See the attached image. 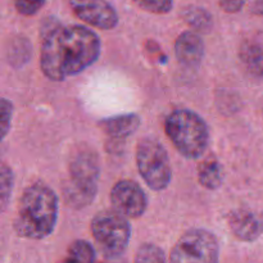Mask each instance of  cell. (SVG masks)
<instances>
[{"instance_id": "24", "label": "cell", "mask_w": 263, "mask_h": 263, "mask_svg": "<svg viewBox=\"0 0 263 263\" xmlns=\"http://www.w3.org/2000/svg\"><path fill=\"white\" fill-rule=\"evenodd\" d=\"M251 12L253 13V14L263 17V0H256V2L252 4Z\"/></svg>"}, {"instance_id": "22", "label": "cell", "mask_w": 263, "mask_h": 263, "mask_svg": "<svg viewBox=\"0 0 263 263\" xmlns=\"http://www.w3.org/2000/svg\"><path fill=\"white\" fill-rule=\"evenodd\" d=\"M46 0H13L14 8L20 14L31 17L37 14L41 8L45 5Z\"/></svg>"}, {"instance_id": "4", "label": "cell", "mask_w": 263, "mask_h": 263, "mask_svg": "<svg viewBox=\"0 0 263 263\" xmlns=\"http://www.w3.org/2000/svg\"><path fill=\"white\" fill-rule=\"evenodd\" d=\"M164 130L172 145L185 158H200L210 145L211 134L207 122L190 109H176L170 113Z\"/></svg>"}, {"instance_id": "2", "label": "cell", "mask_w": 263, "mask_h": 263, "mask_svg": "<svg viewBox=\"0 0 263 263\" xmlns=\"http://www.w3.org/2000/svg\"><path fill=\"white\" fill-rule=\"evenodd\" d=\"M59 215V199L44 182L27 186L18 202L13 228L21 238L41 240L55 229Z\"/></svg>"}, {"instance_id": "16", "label": "cell", "mask_w": 263, "mask_h": 263, "mask_svg": "<svg viewBox=\"0 0 263 263\" xmlns=\"http://www.w3.org/2000/svg\"><path fill=\"white\" fill-rule=\"evenodd\" d=\"M32 45L25 36H17L10 41L9 46L7 49L8 63L13 67L18 68L22 67L30 61L31 54H32Z\"/></svg>"}, {"instance_id": "13", "label": "cell", "mask_w": 263, "mask_h": 263, "mask_svg": "<svg viewBox=\"0 0 263 263\" xmlns=\"http://www.w3.org/2000/svg\"><path fill=\"white\" fill-rule=\"evenodd\" d=\"M239 58L252 77L263 80V41H244L239 49Z\"/></svg>"}, {"instance_id": "7", "label": "cell", "mask_w": 263, "mask_h": 263, "mask_svg": "<svg viewBox=\"0 0 263 263\" xmlns=\"http://www.w3.org/2000/svg\"><path fill=\"white\" fill-rule=\"evenodd\" d=\"M220 259V243L215 234L204 229L186 231L170 256L171 262H217Z\"/></svg>"}, {"instance_id": "3", "label": "cell", "mask_w": 263, "mask_h": 263, "mask_svg": "<svg viewBox=\"0 0 263 263\" xmlns=\"http://www.w3.org/2000/svg\"><path fill=\"white\" fill-rule=\"evenodd\" d=\"M100 162L97 152L81 146L68 162V179L62 185L63 200L69 208L82 210L94 202L98 194Z\"/></svg>"}, {"instance_id": "21", "label": "cell", "mask_w": 263, "mask_h": 263, "mask_svg": "<svg viewBox=\"0 0 263 263\" xmlns=\"http://www.w3.org/2000/svg\"><path fill=\"white\" fill-rule=\"evenodd\" d=\"M13 104L8 99L3 98L0 103V130H2V139L7 138L8 133L12 126Z\"/></svg>"}, {"instance_id": "8", "label": "cell", "mask_w": 263, "mask_h": 263, "mask_svg": "<svg viewBox=\"0 0 263 263\" xmlns=\"http://www.w3.org/2000/svg\"><path fill=\"white\" fill-rule=\"evenodd\" d=\"M113 210L127 218H139L148 208V197L143 187L131 180H120L110 190Z\"/></svg>"}, {"instance_id": "10", "label": "cell", "mask_w": 263, "mask_h": 263, "mask_svg": "<svg viewBox=\"0 0 263 263\" xmlns=\"http://www.w3.org/2000/svg\"><path fill=\"white\" fill-rule=\"evenodd\" d=\"M228 223L231 233L239 240L252 243L263 234V220L249 208H236L228 216Z\"/></svg>"}, {"instance_id": "19", "label": "cell", "mask_w": 263, "mask_h": 263, "mask_svg": "<svg viewBox=\"0 0 263 263\" xmlns=\"http://www.w3.org/2000/svg\"><path fill=\"white\" fill-rule=\"evenodd\" d=\"M166 254L154 244H143L136 252V262H166Z\"/></svg>"}, {"instance_id": "20", "label": "cell", "mask_w": 263, "mask_h": 263, "mask_svg": "<svg viewBox=\"0 0 263 263\" xmlns=\"http://www.w3.org/2000/svg\"><path fill=\"white\" fill-rule=\"evenodd\" d=\"M138 7L153 14H166L174 8V0H134Z\"/></svg>"}, {"instance_id": "11", "label": "cell", "mask_w": 263, "mask_h": 263, "mask_svg": "<svg viewBox=\"0 0 263 263\" xmlns=\"http://www.w3.org/2000/svg\"><path fill=\"white\" fill-rule=\"evenodd\" d=\"M205 46L203 39L194 31L180 33L175 43V54L180 63L187 68H197L204 58Z\"/></svg>"}, {"instance_id": "12", "label": "cell", "mask_w": 263, "mask_h": 263, "mask_svg": "<svg viewBox=\"0 0 263 263\" xmlns=\"http://www.w3.org/2000/svg\"><path fill=\"white\" fill-rule=\"evenodd\" d=\"M141 120L135 113L118 115L104 118L99 122L100 128L112 139H126L133 135L140 126Z\"/></svg>"}, {"instance_id": "23", "label": "cell", "mask_w": 263, "mask_h": 263, "mask_svg": "<svg viewBox=\"0 0 263 263\" xmlns=\"http://www.w3.org/2000/svg\"><path fill=\"white\" fill-rule=\"evenodd\" d=\"M220 8L226 13H238L243 9L246 0H218Z\"/></svg>"}, {"instance_id": "17", "label": "cell", "mask_w": 263, "mask_h": 263, "mask_svg": "<svg viewBox=\"0 0 263 263\" xmlns=\"http://www.w3.org/2000/svg\"><path fill=\"white\" fill-rule=\"evenodd\" d=\"M64 262H86L97 261V253L91 244L87 240H74L69 246Z\"/></svg>"}, {"instance_id": "18", "label": "cell", "mask_w": 263, "mask_h": 263, "mask_svg": "<svg viewBox=\"0 0 263 263\" xmlns=\"http://www.w3.org/2000/svg\"><path fill=\"white\" fill-rule=\"evenodd\" d=\"M13 186H14V174L12 168L7 163L2 164V184H0V204H2V211H7L8 204H9L10 197H12Z\"/></svg>"}, {"instance_id": "14", "label": "cell", "mask_w": 263, "mask_h": 263, "mask_svg": "<svg viewBox=\"0 0 263 263\" xmlns=\"http://www.w3.org/2000/svg\"><path fill=\"white\" fill-rule=\"evenodd\" d=\"M223 177H225V174L217 157L208 156L198 166V180H199V184L205 189H218L222 185Z\"/></svg>"}, {"instance_id": "9", "label": "cell", "mask_w": 263, "mask_h": 263, "mask_svg": "<svg viewBox=\"0 0 263 263\" xmlns=\"http://www.w3.org/2000/svg\"><path fill=\"white\" fill-rule=\"evenodd\" d=\"M72 12L92 27L113 30L118 25V13L108 0H68Z\"/></svg>"}, {"instance_id": "1", "label": "cell", "mask_w": 263, "mask_h": 263, "mask_svg": "<svg viewBox=\"0 0 263 263\" xmlns=\"http://www.w3.org/2000/svg\"><path fill=\"white\" fill-rule=\"evenodd\" d=\"M40 68L53 81H63L84 72L99 59L102 41L90 28L63 25L48 17L40 28Z\"/></svg>"}, {"instance_id": "5", "label": "cell", "mask_w": 263, "mask_h": 263, "mask_svg": "<svg viewBox=\"0 0 263 263\" xmlns=\"http://www.w3.org/2000/svg\"><path fill=\"white\" fill-rule=\"evenodd\" d=\"M90 228L105 259H118L127 251L133 229L127 217L118 211H100L91 220Z\"/></svg>"}, {"instance_id": "6", "label": "cell", "mask_w": 263, "mask_h": 263, "mask_svg": "<svg viewBox=\"0 0 263 263\" xmlns=\"http://www.w3.org/2000/svg\"><path fill=\"white\" fill-rule=\"evenodd\" d=\"M136 166L145 184L156 192L167 189L172 181L168 153L161 141L152 136L143 138L136 148Z\"/></svg>"}, {"instance_id": "15", "label": "cell", "mask_w": 263, "mask_h": 263, "mask_svg": "<svg viewBox=\"0 0 263 263\" xmlns=\"http://www.w3.org/2000/svg\"><path fill=\"white\" fill-rule=\"evenodd\" d=\"M182 20L187 26L202 33H208L213 28L212 14L207 9L198 5H187L181 12Z\"/></svg>"}]
</instances>
